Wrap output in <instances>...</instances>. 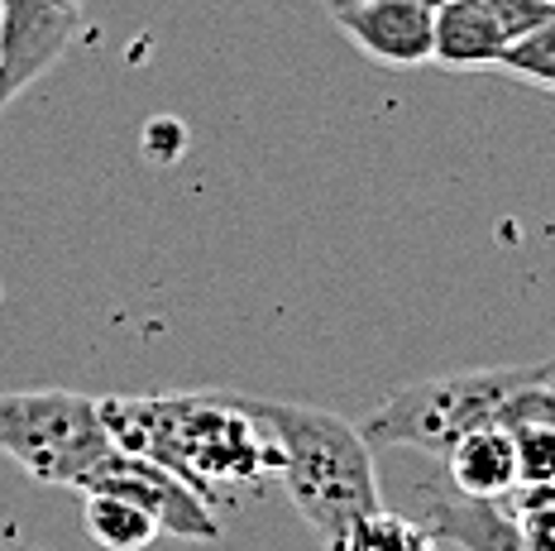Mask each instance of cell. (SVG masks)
Here are the masks:
<instances>
[{"label":"cell","instance_id":"9","mask_svg":"<svg viewBox=\"0 0 555 551\" xmlns=\"http://www.w3.org/2000/svg\"><path fill=\"white\" fill-rule=\"evenodd\" d=\"M441 461H446V485L469 494V499L503 503L522 489V475H517V441L503 422L460 436Z\"/></svg>","mask_w":555,"mask_h":551},{"label":"cell","instance_id":"15","mask_svg":"<svg viewBox=\"0 0 555 551\" xmlns=\"http://www.w3.org/2000/svg\"><path fill=\"white\" fill-rule=\"evenodd\" d=\"M513 518L522 523L527 542L537 551H555V485H522L513 499H503Z\"/></svg>","mask_w":555,"mask_h":551},{"label":"cell","instance_id":"2","mask_svg":"<svg viewBox=\"0 0 555 551\" xmlns=\"http://www.w3.org/2000/svg\"><path fill=\"white\" fill-rule=\"evenodd\" d=\"M249 398V394H245ZM254 418L269 427L278 456V485L287 503L297 509L317 542L326 551H340L345 533L364 518V513L384 509L378 499V470L374 446L354 422L335 418L326 408L307 403H278V398H249Z\"/></svg>","mask_w":555,"mask_h":551},{"label":"cell","instance_id":"16","mask_svg":"<svg viewBox=\"0 0 555 551\" xmlns=\"http://www.w3.org/2000/svg\"><path fill=\"white\" fill-rule=\"evenodd\" d=\"M326 5H340V0H326ZM422 5H431V10H441V5H450V0H422Z\"/></svg>","mask_w":555,"mask_h":551},{"label":"cell","instance_id":"11","mask_svg":"<svg viewBox=\"0 0 555 551\" xmlns=\"http://www.w3.org/2000/svg\"><path fill=\"white\" fill-rule=\"evenodd\" d=\"M82 523H87L91 542L106 551H149L164 537L149 509L120 499V494H101V489L82 494Z\"/></svg>","mask_w":555,"mask_h":551},{"label":"cell","instance_id":"7","mask_svg":"<svg viewBox=\"0 0 555 551\" xmlns=\"http://www.w3.org/2000/svg\"><path fill=\"white\" fill-rule=\"evenodd\" d=\"M335 29L364 53V59L408 73L436 63V10L422 0H340L326 5Z\"/></svg>","mask_w":555,"mask_h":551},{"label":"cell","instance_id":"10","mask_svg":"<svg viewBox=\"0 0 555 551\" xmlns=\"http://www.w3.org/2000/svg\"><path fill=\"white\" fill-rule=\"evenodd\" d=\"M507 49V29L474 0H450L436 10V63L446 73H499Z\"/></svg>","mask_w":555,"mask_h":551},{"label":"cell","instance_id":"3","mask_svg":"<svg viewBox=\"0 0 555 551\" xmlns=\"http://www.w3.org/2000/svg\"><path fill=\"white\" fill-rule=\"evenodd\" d=\"M537 379H546V360L412 379L369 412L360 432L374 451H426L441 461L460 436L503 422V408L513 403V394H522Z\"/></svg>","mask_w":555,"mask_h":551},{"label":"cell","instance_id":"13","mask_svg":"<svg viewBox=\"0 0 555 551\" xmlns=\"http://www.w3.org/2000/svg\"><path fill=\"white\" fill-rule=\"evenodd\" d=\"M499 73L517 77V82H527V87L555 91V20H546L541 29H531L527 39H517L513 49L503 53Z\"/></svg>","mask_w":555,"mask_h":551},{"label":"cell","instance_id":"1","mask_svg":"<svg viewBox=\"0 0 555 551\" xmlns=\"http://www.w3.org/2000/svg\"><path fill=\"white\" fill-rule=\"evenodd\" d=\"M101 422L120 451L149 456L202 494L211 509L278 475L269 427L254 418L245 394H149L101 398Z\"/></svg>","mask_w":555,"mask_h":551},{"label":"cell","instance_id":"14","mask_svg":"<svg viewBox=\"0 0 555 551\" xmlns=\"http://www.w3.org/2000/svg\"><path fill=\"white\" fill-rule=\"evenodd\" d=\"M517 441V475L522 485H555V418L522 422V427H507Z\"/></svg>","mask_w":555,"mask_h":551},{"label":"cell","instance_id":"6","mask_svg":"<svg viewBox=\"0 0 555 551\" xmlns=\"http://www.w3.org/2000/svg\"><path fill=\"white\" fill-rule=\"evenodd\" d=\"M82 0H0V111L73 49Z\"/></svg>","mask_w":555,"mask_h":551},{"label":"cell","instance_id":"4","mask_svg":"<svg viewBox=\"0 0 555 551\" xmlns=\"http://www.w3.org/2000/svg\"><path fill=\"white\" fill-rule=\"evenodd\" d=\"M115 451L101 398L73 388H15L0 394V456L29 479L53 489H87V479Z\"/></svg>","mask_w":555,"mask_h":551},{"label":"cell","instance_id":"8","mask_svg":"<svg viewBox=\"0 0 555 551\" xmlns=\"http://www.w3.org/2000/svg\"><path fill=\"white\" fill-rule=\"evenodd\" d=\"M416 503H422L416 518L431 527L436 542H450L460 551H537L507 503L469 499L450 485H426L416 494Z\"/></svg>","mask_w":555,"mask_h":551},{"label":"cell","instance_id":"12","mask_svg":"<svg viewBox=\"0 0 555 551\" xmlns=\"http://www.w3.org/2000/svg\"><path fill=\"white\" fill-rule=\"evenodd\" d=\"M340 551H441L436 533L412 513H392V509H374L345 533Z\"/></svg>","mask_w":555,"mask_h":551},{"label":"cell","instance_id":"17","mask_svg":"<svg viewBox=\"0 0 555 551\" xmlns=\"http://www.w3.org/2000/svg\"><path fill=\"white\" fill-rule=\"evenodd\" d=\"M546 384L555 388V355H551V360H546Z\"/></svg>","mask_w":555,"mask_h":551},{"label":"cell","instance_id":"5","mask_svg":"<svg viewBox=\"0 0 555 551\" xmlns=\"http://www.w3.org/2000/svg\"><path fill=\"white\" fill-rule=\"evenodd\" d=\"M91 489L120 494V499L149 509L164 537H182V542H221V513H216L188 479H178L168 465L149 461V456H134V451H120V446H115L106 461H101L96 475L87 479L82 494H91Z\"/></svg>","mask_w":555,"mask_h":551}]
</instances>
